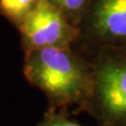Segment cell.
Here are the masks:
<instances>
[{
	"label": "cell",
	"mask_w": 126,
	"mask_h": 126,
	"mask_svg": "<svg viewBox=\"0 0 126 126\" xmlns=\"http://www.w3.org/2000/svg\"><path fill=\"white\" fill-rule=\"evenodd\" d=\"M23 75L31 85L44 94L48 110L74 115L81 109L92 83L90 62L70 47H42L24 52Z\"/></svg>",
	"instance_id": "1"
},
{
	"label": "cell",
	"mask_w": 126,
	"mask_h": 126,
	"mask_svg": "<svg viewBox=\"0 0 126 126\" xmlns=\"http://www.w3.org/2000/svg\"><path fill=\"white\" fill-rule=\"evenodd\" d=\"M90 70L92 83L81 112L98 126H126V43L101 47Z\"/></svg>",
	"instance_id": "2"
},
{
	"label": "cell",
	"mask_w": 126,
	"mask_h": 126,
	"mask_svg": "<svg viewBox=\"0 0 126 126\" xmlns=\"http://www.w3.org/2000/svg\"><path fill=\"white\" fill-rule=\"evenodd\" d=\"M17 29L20 32L23 50L42 47H72L80 30L49 0H39Z\"/></svg>",
	"instance_id": "3"
},
{
	"label": "cell",
	"mask_w": 126,
	"mask_h": 126,
	"mask_svg": "<svg viewBox=\"0 0 126 126\" xmlns=\"http://www.w3.org/2000/svg\"><path fill=\"white\" fill-rule=\"evenodd\" d=\"M89 40L101 47L126 43V0H98L85 22Z\"/></svg>",
	"instance_id": "4"
},
{
	"label": "cell",
	"mask_w": 126,
	"mask_h": 126,
	"mask_svg": "<svg viewBox=\"0 0 126 126\" xmlns=\"http://www.w3.org/2000/svg\"><path fill=\"white\" fill-rule=\"evenodd\" d=\"M38 1L39 0H0V15L18 27Z\"/></svg>",
	"instance_id": "5"
},
{
	"label": "cell",
	"mask_w": 126,
	"mask_h": 126,
	"mask_svg": "<svg viewBox=\"0 0 126 126\" xmlns=\"http://www.w3.org/2000/svg\"><path fill=\"white\" fill-rule=\"evenodd\" d=\"M55 4L74 25L78 26L87 4V0H49Z\"/></svg>",
	"instance_id": "6"
},
{
	"label": "cell",
	"mask_w": 126,
	"mask_h": 126,
	"mask_svg": "<svg viewBox=\"0 0 126 126\" xmlns=\"http://www.w3.org/2000/svg\"><path fill=\"white\" fill-rule=\"evenodd\" d=\"M35 126H84L68 118V113L56 112L47 109L43 118Z\"/></svg>",
	"instance_id": "7"
}]
</instances>
